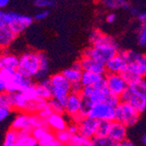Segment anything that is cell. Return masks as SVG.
Wrapping results in <instances>:
<instances>
[{
	"instance_id": "1",
	"label": "cell",
	"mask_w": 146,
	"mask_h": 146,
	"mask_svg": "<svg viewBox=\"0 0 146 146\" xmlns=\"http://www.w3.org/2000/svg\"><path fill=\"white\" fill-rule=\"evenodd\" d=\"M118 51V43L115 39L107 34L102 33L94 45L82 52V56L94 58L106 64L117 54Z\"/></svg>"
},
{
	"instance_id": "2",
	"label": "cell",
	"mask_w": 146,
	"mask_h": 146,
	"mask_svg": "<svg viewBox=\"0 0 146 146\" xmlns=\"http://www.w3.org/2000/svg\"><path fill=\"white\" fill-rule=\"evenodd\" d=\"M52 83V98H55L64 105L71 93V82L62 73L55 74L50 77Z\"/></svg>"
},
{
	"instance_id": "3",
	"label": "cell",
	"mask_w": 146,
	"mask_h": 146,
	"mask_svg": "<svg viewBox=\"0 0 146 146\" xmlns=\"http://www.w3.org/2000/svg\"><path fill=\"white\" fill-rule=\"evenodd\" d=\"M140 112L131 104L120 102L115 107V120L125 124L128 128L134 126L140 117Z\"/></svg>"
},
{
	"instance_id": "4",
	"label": "cell",
	"mask_w": 146,
	"mask_h": 146,
	"mask_svg": "<svg viewBox=\"0 0 146 146\" xmlns=\"http://www.w3.org/2000/svg\"><path fill=\"white\" fill-rule=\"evenodd\" d=\"M39 67V58L38 52H26L19 57V63L17 71L24 76L34 78Z\"/></svg>"
},
{
	"instance_id": "5",
	"label": "cell",
	"mask_w": 146,
	"mask_h": 146,
	"mask_svg": "<svg viewBox=\"0 0 146 146\" xmlns=\"http://www.w3.org/2000/svg\"><path fill=\"white\" fill-rule=\"evenodd\" d=\"M121 101L131 104L141 114L146 112V93L134 85H129L127 90L121 96Z\"/></svg>"
},
{
	"instance_id": "6",
	"label": "cell",
	"mask_w": 146,
	"mask_h": 146,
	"mask_svg": "<svg viewBox=\"0 0 146 146\" xmlns=\"http://www.w3.org/2000/svg\"><path fill=\"white\" fill-rule=\"evenodd\" d=\"M5 22L17 35L23 33L33 24V19L27 15H23L15 11L5 12Z\"/></svg>"
},
{
	"instance_id": "7",
	"label": "cell",
	"mask_w": 146,
	"mask_h": 146,
	"mask_svg": "<svg viewBox=\"0 0 146 146\" xmlns=\"http://www.w3.org/2000/svg\"><path fill=\"white\" fill-rule=\"evenodd\" d=\"M88 115L98 121L106 120L112 122L115 120V107H113L106 102L97 103L92 106Z\"/></svg>"
},
{
	"instance_id": "8",
	"label": "cell",
	"mask_w": 146,
	"mask_h": 146,
	"mask_svg": "<svg viewBox=\"0 0 146 146\" xmlns=\"http://www.w3.org/2000/svg\"><path fill=\"white\" fill-rule=\"evenodd\" d=\"M33 84V80L30 77L24 76L19 72L16 71L6 82L5 92L7 93H16L23 92Z\"/></svg>"
},
{
	"instance_id": "9",
	"label": "cell",
	"mask_w": 146,
	"mask_h": 146,
	"mask_svg": "<svg viewBox=\"0 0 146 146\" xmlns=\"http://www.w3.org/2000/svg\"><path fill=\"white\" fill-rule=\"evenodd\" d=\"M105 80L109 90L120 97L129 88V83L122 74L107 73L105 75Z\"/></svg>"
},
{
	"instance_id": "10",
	"label": "cell",
	"mask_w": 146,
	"mask_h": 146,
	"mask_svg": "<svg viewBox=\"0 0 146 146\" xmlns=\"http://www.w3.org/2000/svg\"><path fill=\"white\" fill-rule=\"evenodd\" d=\"M82 108V96L81 94L71 92L65 103V114L70 119L81 114Z\"/></svg>"
},
{
	"instance_id": "11",
	"label": "cell",
	"mask_w": 146,
	"mask_h": 146,
	"mask_svg": "<svg viewBox=\"0 0 146 146\" xmlns=\"http://www.w3.org/2000/svg\"><path fill=\"white\" fill-rule=\"evenodd\" d=\"M98 123L99 121L96 120V119H94L88 115L84 116L82 120L78 123L79 133L84 137L93 139L96 135Z\"/></svg>"
},
{
	"instance_id": "12",
	"label": "cell",
	"mask_w": 146,
	"mask_h": 146,
	"mask_svg": "<svg viewBox=\"0 0 146 146\" xmlns=\"http://www.w3.org/2000/svg\"><path fill=\"white\" fill-rule=\"evenodd\" d=\"M105 67L106 74H123L128 67V62L123 54L118 51L117 54L105 64Z\"/></svg>"
},
{
	"instance_id": "13",
	"label": "cell",
	"mask_w": 146,
	"mask_h": 146,
	"mask_svg": "<svg viewBox=\"0 0 146 146\" xmlns=\"http://www.w3.org/2000/svg\"><path fill=\"white\" fill-rule=\"evenodd\" d=\"M127 129L128 127L122 123L121 122L114 120L111 122L110 130L109 133V137L117 144H120L124 139L127 138Z\"/></svg>"
},
{
	"instance_id": "14",
	"label": "cell",
	"mask_w": 146,
	"mask_h": 146,
	"mask_svg": "<svg viewBox=\"0 0 146 146\" xmlns=\"http://www.w3.org/2000/svg\"><path fill=\"white\" fill-rule=\"evenodd\" d=\"M79 61L81 63L82 68L83 71H90V72L100 74H106L105 64L94 58L82 56V59Z\"/></svg>"
},
{
	"instance_id": "15",
	"label": "cell",
	"mask_w": 146,
	"mask_h": 146,
	"mask_svg": "<svg viewBox=\"0 0 146 146\" xmlns=\"http://www.w3.org/2000/svg\"><path fill=\"white\" fill-rule=\"evenodd\" d=\"M9 94V102L11 107L13 110H17L19 111H25L26 106L29 102V99L27 98L23 92H16V93H8Z\"/></svg>"
},
{
	"instance_id": "16",
	"label": "cell",
	"mask_w": 146,
	"mask_h": 146,
	"mask_svg": "<svg viewBox=\"0 0 146 146\" xmlns=\"http://www.w3.org/2000/svg\"><path fill=\"white\" fill-rule=\"evenodd\" d=\"M63 115L64 114H59V113L54 112L46 118L48 127L52 131L56 132V131L68 129V123Z\"/></svg>"
},
{
	"instance_id": "17",
	"label": "cell",
	"mask_w": 146,
	"mask_h": 146,
	"mask_svg": "<svg viewBox=\"0 0 146 146\" xmlns=\"http://www.w3.org/2000/svg\"><path fill=\"white\" fill-rule=\"evenodd\" d=\"M17 34L13 32L9 25H4L0 27V48H8L17 38Z\"/></svg>"
},
{
	"instance_id": "18",
	"label": "cell",
	"mask_w": 146,
	"mask_h": 146,
	"mask_svg": "<svg viewBox=\"0 0 146 146\" xmlns=\"http://www.w3.org/2000/svg\"><path fill=\"white\" fill-rule=\"evenodd\" d=\"M82 68L80 61L74 63L71 68H68L67 69H65L62 74L66 76L68 81L72 83L75 82H81L82 76Z\"/></svg>"
},
{
	"instance_id": "19",
	"label": "cell",
	"mask_w": 146,
	"mask_h": 146,
	"mask_svg": "<svg viewBox=\"0 0 146 146\" xmlns=\"http://www.w3.org/2000/svg\"><path fill=\"white\" fill-rule=\"evenodd\" d=\"M122 74L127 81V82L129 83V85L135 84L137 82H139L142 78H143L139 72L137 63L128 64V67H127L126 70Z\"/></svg>"
},
{
	"instance_id": "20",
	"label": "cell",
	"mask_w": 146,
	"mask_h": 146,
	"mask_svg": "<svg viewBox=\"0 0 146 146\" xmlns=\"http://www.w3.org/2000/svg\"><path fill=\"white\" fill-rule=\"evenodd\" d=\"M38 54L39 58V67L34 78L38 80V81H41L42 79H45L48 76L49 71H50L49 60L45 52H38Z\"/></svg>"
},
{
	"instance_id": "21",
	"label": "cell",
	"mask_w": 146,
	"mask_h": 146,
	"mask_svg": "<svg viewBox=\"0 0 146 146\" xmlns=\"http://www.w3.org/2000/svg\"><path fill=\"white\" fill-rule=\"evenodd\" d=\"M32 127L30 114L25 111H19V113L15 116L11 123V128H14L18 130H20L25 128Z\"/></svg>"
},
{
	"instance_id": "22",
	"label": "cell",
	"mask_w": 146,
	"mask_h": 146,
	"mask_svg": "<svg viewBox=\"0 0 146 146\" xmlns=\"http://www.w3.org/2000/svg\"><path fill=\"white\" fill-rule=\"evenodd\" d=\"M104 77H105L104 74H100L90 72V71H83L81 82L83 87L92 86V85L98 83Z\"/></svg>"
},
{
	"instance_id": "23",
	"label": "cell",
	"mask_w": 146,
	"mask_h": 146,
	"mask_svg": "<svg viewBox=\"0 0 146 146\" xmlns=\"http://www.w3.org/2000/svg\"><path fill=\"white\" fill-rule=\"evenodd\" d=\"M19 63V57L12 54L0 55V69L5 68H11L17 69Z\"/></svg>"
},
{
	"instance_id": "24",
	"label": "cell",
	"mask_w": 146,
	"mask_h": 146,
	"mask_svg": "<svg viewBox=\"0 0 146 146\" xmlns=\"http://www.w3.org/2000/svg\"><path fill=\"white\" fill-rule=\"evenodd\" d=\"M39 146H61L62 143L56 138L55 132L52 129L48 130L44 137L38 140Z\"/></svg>"
},
{
	"instance_id": "25",
	"label": "cell",
	"mask_w": 146,
	"mask_h": 146,
	"mask_svg": "<svg viewBox=\"0 0 146 146\" xmlns=\"http://www.w3.org/2000/svg\"><path fill=\"white\" fill-rule=\"evenodd\" d=\"M71 146H93V141L91 138L84 137L80 133L73 135L69 143Z\"/></svg>"
},
{
	"instance_id": "26",
	"label": "cell",
	"mask_w": 146,
	"mask_h": 146,
	"mask_svg": "<svg viewBox=\"0 0 146 146\" xmlns=\"http://www.w3.org/2000/svg\"><path fill=\"white\" fill-rule=\"evenodd\" d=\"M19 138V130L11 128L5 134V140L3 143L4 146H15L18 139Z\"/></svg>"
},
{
	"instance_id": "27",
	"label": "cell",
	"mask_w": 146,
	"mask_h": 146,
	"mask_svg": "<svg viewBox=\"0 0 146 146\" xmlns=\"http://www.w3.org/2000/svg\"><path fill=\"white\" fill-rule=\"evenodd\" d=\"M36 91L37 95L39 98L49 101L52 98V87H47L45 85H42L41 83L36 84Z\"/></svg>"
},
{
	"instance_id": "28",
	"label": "cell",
	"mask_w": 146,
	"mask_h": 146,
	"mask_svg": "<svg viewBox=\"0 0 146 146\" xmlns=\"http://www.w3.org/2000/svg\"><path fill=\"white\" fill-rule=\"evenodd\" d=\"M103 5L110 9H129V4L126 0H102Z\"/></svg>"
},
{
	"instance_id": "29",
	"label": "cell",
	"mask_w": 146,
	"mask_h": 146,
	"mask_svg": "<svg viewBox=\"0 0 146 146\" xmlns=\"http://www.w3.org/2000/svg\"><path fill=\"white\" fill-rule=\"evenodd\" d=\"M110 126H111L110 121H106V120L99 121L96 137H107V136H109L110 130Z\"/></svg>"
},
{
	"instance_id": "30",
	"label": "cell",
	"mask_w": 146,
	"mask_h": 146,
	"mask_svg": "<svg viewBox=\"0 0 146 146\" xmlns=\"http://www.w3.org/2000/svg\"><path fill=\"white\" fill-rule=\"evenodd\" d=\"M123 54V56L127 60L128 64L131 63H137L139 59L141 58L142 54H139L138 52L136 51H132V50H128V51H119Z\"/></svg>"
},
{
	"instance_id": "31",
	"label": "cell",
	"mask_w": 146,
	"mask_h": 146,
	"mask_svg": "<svg viewBox=\"0 0 146 146\" xmlns=\"http://www.w3.org/2000/svg\"><path fill=\"white\" fill-rule=\"evenodd\" d=\"M38 145V140L33 136H25V137H20L17 143H15V146H37Z\"/></svg>"
},
{
	"instance_id": "32",
	"label": "cell",
	"mask_w": 146,
	"mask_h": 146,
	"mask_svg": "<svg viewBox=\"0 0 146 146\" xmlns=\"http://www.w3.org/2000/svg\"><path fill=\"white\" fill-rule=\"evenodd\" d=\"M94 146H117V144L109 137H95L92 139Z\"/></svg>"
},
{
	"instance_id": "33",
	"label": "cell",
	"mask_w": 146,
	"mask_h": 146,
	"mask_svg": "<svg viewBox=\"0 0 146 146\" xmlns=\"http://www.w3.org/2000/svg\"><path fill=\"white\" fill-rule=\"evenodd\" d=\"M72 136L73 135L70 134V132L68 130V129L55 132L56 138L62 143V145H69Z\"/></svg>"
},
{
	"instance_id": "34",
	"label": "cell",
	"mask_w": 146,
	"mask_h": 146,
	"mask_svg": "<svg viewBox=\"0 0 146 146\" xmlns=\"http://www.w3.org/2000/svg\"><path fill=\"white\" fill-rule=\"evenodd\" d=\"M30 120H31V126L33 128L48 126L46 119H44L41 116H39V115L38 113L30 114Z\"/></svg>"
},
{
	"instance_id": "35",
	"label": "cell",
	"mask_w": 146,
	"mask_h": 146,
	"mask_svg": "<svg viewBox=\"0 0 146 146\" xmlns=\"http://www.w3.org/2000/svg\"><path fill=\"white\" fill-rule=\"evenodd\" d=\"M48 104L51 110L54 113L65 114V105L55 98H52L48 101Z\"/></svg>"
},
{
	"instance_id": "36",
	"label": "cell",
	"mask_w": 146,
	"mask_h": 146,
	"mask_svg": "<svg viewBox=\"0 0 146 146\" xmlns=\"http://www.w3.org/2000/svg\"><path fill=\"white\" fill-rule=\"evenodd\" d=\"M51 129L48 126H42V127H36L33 129V132H32V135L38 140H40L44 135L46 133L48 130H50Z\"/></svg>"
},
{
	"instance_id": "37",
	"label": "cell",
	"mask_w": 146,
	"mask_h": 146,
	"mask_svg": "<svg viewBox=\"0 0 146 146\" xmlns=\"http://www.w3.org/2000/svg\"><path fill=\"white\" fill-rule=\"evenodd\" d=\"M35 6L38 8H52L56 5L55 0H35Z\"/></svg>"
},
{
	"instance_id": "38",
	"label": "cell",
	"mask_w": 146,
	"mask_h": 146,
	"mask_svg": "<svg viewBox=\"0 0 146 146\" xmlns=\"http://www.w3.org/2000/svg\"><path fill=\"white\" fill-rule=\"evenodd\" d=\"M138 45L140 46H146V25H143L139 30L138 37H137Z\"/></svg>"
},
{
	"instance_id": "39",
	"label": "cell",
	"mask_w": 146,
	"mask_h": 146,
	"mask_svg": "<svg viewBox=\"0 0 146 146\" xmlns=\"http://www.w3.org/2000/svg\"><path fill=\"white\" fill-rule=\"evenodd\" d=\"M12 108L11 107H4V106H0V123L5 121L6 119L10 116Z\"/></svg>"
},
{
	"instance_id": "40",
	"label": "cell",
	"mask_w": 146,
	"mask_h": 146,
	"mask_svg": "<svg viewBox=\"0 0 146 146\" xmlns=\"http://www.w3.org/2000/svg\"><path fill=\"white\" fill-rule=\"evenodd\" d=\"M137 64L141 75L143 78H146V55H142Z\"/></svg>"
},
{
	"instance_id": "41",
	"label": "cell",
	"mask_w": 146,
	"mask_h": 146,
	"mask_svg": "<svg viewBox=\"0 0 146 146\" xmlns=\"http://www.w3.org/2000/svg\"><path fill=\"white\" fill-rule=\"evenodd\" d=\"M0 106H4V107H11L10 102H9V94L5 91L0 93Z\"/></svg>"
},
{
	"instance_id": "42",
	"label": "cell",
	"mask_w": 146,
	"mask_h": 146,
	"mask_svg": "<svg viewBox=\"0 0 146 146\" xmlns=\"http://www.w3.org/2000/svg\"><path fill=\"white\" fill-rule=\"evenodd\" d=\"M102 33L101 31H99V30H93L91 32V33L89 35V42L91 43V45H94L96 42V40L98 39V38L101 36Z\"/></svg>"
},
{
	"instance_id": "43",
	"label": "cell",
	"mask_w": 146,
	"mask_h": 146,
	"mask_svg": "<svg viewBox=\"0 0 146 146\" xmlns=\"http://www.w3.org/2000/svg\"><path fill=\"white\" fill-rule=\"evenodd\" d=\"M83 89V86L82 82H75L71 84V92L77 93V94H81Z\"/></svg>"
},
{
	"instance_id": "44",
	"label": "cell",
	"mask_w": 146,
	"mask_h": 146,
	"mask_svg": "<svg viewBox=\"0 0 146 146\" xmlns=\"http://www.w3.org/2000/svg\"><path fill=\"white\" fill-rule=\"evenodd\" d=\"M52 113H54V112H52V110H51L49 104H48V106H46V107L44 110H40L39 112H38V114L39 115V116H41L44 119H46Z\"/></svg>"
},
{
	"instance_id": "45",
	"label": "cell",
	"mask_w": 146,
	"mask_h": 146,
	"mask_svg": "<svg viewBox=\"0 0 146 146\" xmlns=\"http://www.w3.org/2000/svg\"><path fill=\"white\" fill-rule=\"evenodd\" d=\"M49 15V11H42L40 12H38L34 16V19L38 21H41L45 19H46Z\"/></svg>"
},
{
	"instance_id": "46",
	"label": "cell",
	"mask_w": 146,
	"mask_h": 146,
	"mask_svg": "<svg viewBox=\"0 0 146 146\" xmlns=\"http://www.w3.org/2000/svg\"><path fill=\"white\" fill-rule=\"evenodd\" d=\"M68 130L70 132V134H72V135H75V134L79 133V126H78V123L72 122V123L68 124Z\"/></svg>"
},
{
	"instance_id": "47",
	"label": "cell",
	"mask_w": 146,
	"mask_h": 146,
	"mask_svg": "<svg viewBox=\"0 0 146 146\" xmlns=\"http://www.w3.org/2000/svg\"><path fill=\"white\" fill-rule=\"evenodd\" d=\"M6 82H7V79L0 73V93L5 91Z\"/></svg>"
},
{
	"instance_id": "48",
	"label": "cell",
	"mask_w": 146,
	"mask_h": 146,
	"mask_svg": "<svg viewBox=\"0 0 146 146\" xmlns=\"http://www.w3.org/2000/svg\"><path fill=\"white\" fill-rule=\"evenodd\" d=\"M33 127H28V128H25L19 130V137H25V136H29L32 135L33 132Z\"/></svg>"
},
{
	"instance_id": "49",
	"label": "cell",
	"mask_w": 146,
	"mask_h": 146,
	"mask_svg": "<svg viewBox=\"0 0 146 146\" xmlns=\"http://www.w3.org/2000/svg\"><path fill=\"white\" fill-rule=\"evenodd\" d=\"M6 25V22H5V12L3 11L1 9H0V27L1 26Z\"/></svg>"
},
{
	"instance_id": "50",
	"label": "cell",
	"mask_w": 146,
	"mask_h": 146,
	"mask_svg": "<svg viewBox=\"0 0 146 146\" xmlns=\"http://www.w3.org/2000/svg\"><path fill=\"white\" fill-rule=\"evenodd\" d=\"M115 19H116V16L115 13H110V14L107 16V18H106V20H107L108 23L112 24L115 21Z\"/></svg>"
},
{
	"instance_id": "51",
	"label": "cell",
	"mask_w": 146,
	"mask_h": 146,
	"mask_svg": "<svg viewBox=\"0 0 146 146\" xmlns=\"http://www.w3.org/2000/svg\"><path fill=\"white\" fill-rule=\"evenodd\" d=\"M137 19L142 23V25H146V11L140 13L137 17Z\"/></svg>"
},
{
	"instance_id": "52",
	"label": "cell",
	"mask_w": 146,
	"mask_h": 146,
	"mask_svg": "<svg viewBox=\"0 0 146 146\" xmlns=\"http://www.w3.org/2000/svg\"><path fill=\"white\" fill-rule=\"evenodd\" d=\"M133 145H134V143L127 138L124 139L123 142L120 143V144H119V146H133Z\"/></svg>"
},
{
	"instance_id": "53",
	"label": "cell",
	"mask_w": 146,
	"mask_h": 146,
	"mask_svg": "<svg viewBox=\"0 0 146 146\" xmlns=\"http://www.w3.org/2000/svg\"><path fill=\"white\" fill-rule=\"evenodd\" d=\"M10 2V0H0V9L5 8Z\"/></svg>"
},
{
	"instance_id": "54",
	"label": "cell",
	"mask_w": 146,
	"mask_h": 146,
	"mask_svg": "<svg viewBox=\"0 0 146 146\" xmlns=\"http://www.w3.org/2000/svg\"><path fill=\"white\" fill-rule=\"evenodd\" d=\"M130 13L132 14V16H134V17H138V15L140 14L139 11L137 8H131L130 9Z\"/></svg>"
},
{
	"instance_id": "55",
	"label": "cell",
	"mask_w": 146,
	"mask_h": 146,
	"mask_svg": "<svg viewBox=\"0 0 146 146\" xmlns=\"http://www.w3.org/2000/svg\"><path fill=\"white\" fill-rule=\"evenodd\" d=\"M142 142H143V143L144 145H146V135H144V136L143 137Z\"/></svg>"
},
{
	"instance_id": "56",
	"label": "cell",
	"mask_w": 146,
	"mask_h": 146,
	"mask_svg": "<svg viewBox=\"0 0 146 146\" xmlns=\"http://www.w3.org/2000/svg\"><path fill=\"white\" fill-rule=\"evenodd\" d=\"M0 50H1V48H0Z\"/></svg>"
}]
</instances>
